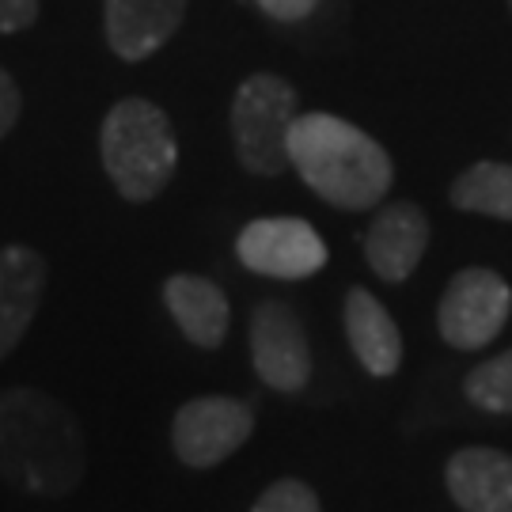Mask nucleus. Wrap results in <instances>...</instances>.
<instances>
[{
    "mask_svg": "<svg viewBox=\"0 0 512 512\" xmlns=\"http://www.w3.org/2000/svg\"><path fill=\"white\" fill-rule=\"evenodd\" d=\"M251 512H323L319 497L308 482L300 478H277L274 486H266Z\"/></svg>",
    "mask_w": 512,
    "mask_h": 512,
    "instance_id": "obj_17",
    "label": "nucleus"
},
{
    "mask_svg": "<svg viewBox=\"0 0 512 512\" xmlns=\"http://www.w3.org/2000/svg\"><path fill=\"white\" fill-rule=\"evenodd\" d=\"M239 262L262 277L304 281L327 266V243L300 217L251 220L236 239Z\"/></svg>",
    "mask_w": 512,
    "mask_h": 512,
    "instance_id": "obj_8",
    "label": "nucleus"
},
{
    "mask_svg": "<svg viewBox=\"0 0 512 512\" xmlns=\"http://www.w3.org/2000/svg\"><path fill=\"white\" fill-rule=\"evenodd\" d=\"M46 296V258L35 247L8 243L0 251V361L23 342Z\"/></svg>",
    "mask_w": 512,
    "mask_h": 512,
    "instance_id": "obj_10",
    "label": "nucleus"
},
{
    "mask_svg": "<svg viewBox=\"0 0 512 512\" xmlns=\"http://www.w3.org/2000/svg\"><path fill=\"white\" fill-rule=\"evenodd\" d=\"M296 122V88L274 73H255L232 99V141L251 175H281L289 167V129Z\"/></svg>",
    "mask_w": 512,
    "mask_h": 512,
    "instance_id": "obj_4",
    "label": "nucleus"
},
{
    "mask_svg": "<svg viewBox=\"0 0 512 512\" xmlns=\"http://www.w3.org/2000/svg\"><path fill=\"white\" fill-rule=\"evenodd\" d=\"M38 19V0H0V35H16Z\"/></svg>",
    "mask_w": 512,
    "mask_h": 512,
    "instance_id": "obj_18",
    "label": "nucleus"
},
{
    "mask_svg": "<svg viewBox=\"0 0 512 512\" xmlns=\"http://www.w3.org/2000/svg\"><path fill=\"white\" fill-rule=\"evenodd\" d=\"M289 167H296L311 194L346 213L380 205L395 183V167L384 145L327 110L296 114L289 129Z\"/></svg>",
    "mask_w": 512,
    "mask_h": 512,
    "instance_id": "obj_2",
    "label": "nucleus"
},
{
    "mask_svg": "<svg viewBox=\"0 0 512 512\" xmlns=\"http://www.w3.org/2000/svg\"><path fill=\"white\" fill-rule=\"evenodd\" d=\"M164 304L186 338L198 349H220L232 327V308L217 281L198 274H171L164 281Z\"/></svg>",
    "mask_w": 512,
    "mask_h": 512,
    "instance_id": "obj_14",
    "label": "nucleus"
},
{
    "mask_svg": "<svg viewBox=\"0 0 512 512\" xmlns=\"http://www.w3.org/2000/svg\"><path fill=\"white\" fill-rule=\"evenodd\" d=\"M452 205L463 213L512 220V164H475L452 183Z\"/></svg>",
    "mask_w": 512,
    "mask_h": 512,
    "instance_id": "obj_15",
    "label": "nucleus"
},
{
    "mask_svg": "<svg viewBox=\"0 0 512 512\" xmlns=\"http://www.w3.org/2000/svg\"><path fill=\"white\" fill-rule=\"evenodd\" d=\"M512 311L509 281L494 270H459L440 296L437 327L440 338L452 349H482L490 346Z\"/></svg>",
    "mask_w": 512,
    "mask_h": 512,
    "instance_id": "obj_6",
    "label": "nucleus"
},
{
    "mask_svg": "<svg viewBox=\"0 0 512 512\" xmlns=\"http://www.w3.org/2000/svg\"><path fill=\"white\" fill-rule=\"evenodd\" d=\"M88 456L73 410L35 387L0 391V478L23 494L65 497L84 482Z\"/></svg>",
    "mask_w": 512,
    "mask_h": 512,
    "instance_id": "obj_1",
    "label": "nucleus"
},
{
    "mask_svg": "<svg viewBox=\"0 0 512 512\" xmlns=\"http://www.w3.org/2000/svg\"><path fill=\"white\" fill-rule=\"evenodd\" d=\"M509 8H512V0H509Z\"/></svg>",
    "mask_w": 512,
    "mask_h": 512,
    "instance_id": "obj_21",
    "label": "nucleus"
},
{
    "mask_svg": "<svg viewBox=\"0 0 512 512\" xmlns=\"http://www.w3.org/2000/svg\"><path fill=\"white\" fill-rule=\"evenodd\" d=\"M99 156L114 190L141 205L160 198L179 167V141L171 118L156 103L129 95L114 103L99 129Z\"/></svg>",
    "mask_w": 512,
    "mask_h": 512,
    "instance_id": "obj_3",
    "label": "nucleus"
},
{
    "mask_svg": "<svg viewBox=\"0 0 512 512\" xmlns=\"http://www.w3.org/2000/svg\"><path fill=\"white\" fill-rule=\"evenodd\" d=\"M255 433V406L232 395H198L175 410L171 448L190 471L220 467Z\"/></svg>",
    "mask_w": 512,
    "mask_h": 512,
    "instance_id": "obj_5",
    "label": "nucleus"
},
{
    "mask_svg": "<svg viewBox=\"0 0 512 512\" xmlns=\"http://www.w3.org/2000/svg\"><path fill=\"white\" fill-rule=\"evenodd\" d=\"M448 497L463 512H512V456L497 448H459L444 467Z\"/></svg>",
    "mask_w": 512,
    "mask_h": 512,
    "instance_id": "obj_12",
    "label": "nucleus"
},
{
    "mask_svg": "<svg viewBox=\"0 0 512 512\" xmlns=\"http://www.w3.org/2000/svg\"><path fill=\"white\" fill-rule=\"evenodd\" d=\"M319 0H258V8L266 12L270 19H281V23H296L315 12Z\"/></svg>",
    "mask_w": 512,
    "mask_h": 512,
    "instance_id": "obj_20",
    "label": "nucleus"
},
{
    "mask_svg": "<svg viewBox=\"0 0 512 512\" xmlns=\"http://www.w3.org/2000/svg\"><path fill=\"white\" fill-rule=\"evenodd\" d=\"M429 217L425 209L414 202H391L384 205L365 232V258L376 270V277H384L391 285H403L406 277L418 270V262L425 258L429 247Z\"/></svg>",
    "mask_w": 512,
    "mask_h": 512,
    "instance_id": "obj_9",
    "label": "nucleus"
},
{
    "mask_svg": "<svg viewBox=\"0 0 512 512\" xmlns=\"http://www.w3.org/2000/svg\"><path fill=\"white\" fill-rule=\"evenodd\" d=\"M467 399L486 414H512V349H505L494 361H482L467 376Z\"/></svg>",
    "mask_w": 512,
    "mask_h": 512,
    "instance_id": "obj_16",
    "label": "nucleus"
},
{
    "mask_svg": "<svg viewBox=\"0 0 512 512\" xmlns=\"http://www.w3.org/2000/svg\"><path fill=\"white\" fill-rule=\"evenodd\" d=\"M251 365L258 380L274 391L296 395L311 380V346L304 319L285 300H258L251 311Z\"/></svg>",
    "mask_w": 512,
    "mask_h": 512,
    "instance_id": "obj_7",
    "label": "nucleus"
},
{
    "mask_svg": "<svg viewBox=\"0 0 512 512\" xmlns=\"http://www.w3.org/2000/svg\"><path fill=\"white\" fill-rule=\"evenodd\" d=\"M19 110H23V95H19L16 80L0 69V141L12 133V126L19 122Z\"/></svg>",
    "mask_w": 512,
    "mask_h": 512,
    "instance_id": "obj_19",
    "label": "nucleus"
},
{
    "mask_svg": "<svg viewBox=\"0 0 512 512\" xmlns=\"http://www.w3.org/2000/svg\"><path fill=\"white\" fill-rule=\"evenodd\" d=\"M190 0H103L110 50L122 61H145L179 31Z\"/></svg>",
    "mask_w": 512,
    "mask_h": 512,
    "instance_id": "obj_11",
    "label": "nucleus"
},
{
    "mask_svg": "<svg viewBox=\"0 0 512 512\" xmlns=\"http://www.w3.org/2000/svg\"><path fill=\"white\" fill-rule=\"evenodd\" d=\"M342 319H346L349 349L357 353V361H361V368H365L368 376H376V380L395 376L399 365H403V334L395 327L391 311L368 293V289L353 285L346 293Z\"/></svg>",
    "mask_w": 512,
    "mask_h": 512,
    "instance_id": "obj_13",
    "label": "nucleus"
}]
</instances>
